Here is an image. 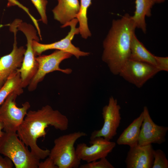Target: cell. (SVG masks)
Returning a JSON list of instances; mask_svg holds the SVG:
<instances>
[{
	"label": "cell",
	"mask_w": 168,
	"mask_h": 168,
	"mask_svg": "<svg viewBox=\"0 0 168 168\" xmlns=\"http://www.w3.org/2000/svg\"><path fill=\"white\" fill-rule=\"evenodd\" d=\"M49 125L65 131L68 128V120L59 111L47 105L37 110L27 112L16 132L19 138L27 147H30L31 153L40 160L49 155V150L42 149L37 143L38 138L45 137V128Z\"/></svg>",
	"instance_id": "1"
},
{
	"label": "cell",
	"mask_w": 168,
	"mask_h": 168,
	"mask_svg": "<svg viewBox=\"0 0 168 168\" xmlns=\"http://www.w3.org/2000/svg\"><path fill=\"white\" fill-rule=\"evenodd\" d=\"M136 28L132 16L128 13L112 21L103 42L102 59L114 75H119L129 59L131 41Z\"/></svg>",
	"instance_id": "2"
},
{
	"label": "cell",
	"mask_w": 168,
	"mask_h": 168,
	"mask_svg": "<svg viewBox=\"0 0 168 168\" xmlns=\"http://www.w3.org/2000/svg\"><path fill=\"white\" fill-rule=\"evenodd\" d=\"M0 154L9 158L16 168H37L40 162L16 133H4L0 139Z\"/></svg>",
	"instance_id": "3"
},
{
	"label": "cell",
	"mask_w": 168,
	"mask_h": 168,
	"mask_svg": "<svg viewBox=\"0 0 168 168\" xmlns=\"http://www.w3.org/2000/svg\"><path fill=\"white\" fill-rule=\"evenodd\" d=\"M87 135L83 132H76L55 139L49 156L58 168H77L81 160L77 154L74 144L79 138Z\"/></svg>",
	"instance_id": "4"
},
{
	"label": "cell",
	"mask_w": 168,
	"mask_h": 168,
	"mask_svg": "<svg viewBox=\"0 0 168 168\" xmlns=\"http://www.w3.org/2000/svg\"><path fill=\"white\" fill-rule=\"evenodd\" d=\"M18 30L21 31L27 39L26 49L24 54L23 60L21 67L17 70L20 74L23 87L28 85L30 81L35 74L38 68L32 46V42L35 40L39 41L36 30L30 24L23 22L17 19Z\"/></svg>",
	"instance_id": "5"
},
{
	"label": "cell",
	"mask_w": 168,
	"mask_h": 168,
	"mask_svg": "<svg viewBox=\"0 0 168 168\" xmlns=\"http://www.w3.org/2000/svg\"><path fill=\"white\" fill-rule=\"evenodd\" d=\"M18 96L16 92L11 93L0 106V121L5 132L16 133L30 107L27 101L21 107H17L16 101Z\"/></svg>",
	"instance_id": "6"
},
{
	"label": "cell",
	"mask_w": 168,
	"mask_h": 168,
	"mask_svg": "<svg viewBox=\"0 0 168 168\" xmlns=\"http://www.w3.org/2000/svg\"><path fill=\"white\" fill-rule=\"evenodd\" d=\"M72 56L69 53L56 50L50 54L40 55L36 57L38 68L28 85V90L32 91L35 90L38 84L43 80L46 74L50 72L58 71L66 74H70L72 71L71 69H61L59 65L63 61L70 58Z\"/></svg>",
	"instance_id": "7"
},
{
	"label": "cell",
	"mask_w": 168,
	"mask_h": 168,
	"mask_svg": "<svg viewBox=\"0 0 168 168\" xmlns=\"http://www.w3.org/2000/svg\"><path fill=\"white\" fill-rule=\"evenodd\" d=\"M78 23V20L75 18L62 26V28L70 26L71 29L64 38L58 41L50 44H42L39 42L38 41L33 40L32 46L35 55H40L42 53L46 51L53 49L69 53L77 59L81 57L89 55V53L81 51L79 48L75 46L72 43L74 35L79 33L78 28L76 27Z\"/></svg>",
	"instance_id": "8"
},
{
	"label": "cell",
	"mask_w": 168,
	"mask_h": 168,
	"mask_svg": "<svg viewBox=\"0 0 168 168\" xmlns=\"http://www.w3.org/2000/svg\"><path fill=\"white\" fill-rule=\"evenodd\" d=\"M160 71L156 66L128 59L121 69L119 75L128 82L140 88Z\"/></svg>",
	"instance_id": "9"
},
{
	"label": "cell",
	"mask_w": 168,
	"mask_h": 168,
	"mask_svg": "<svg viewBox=\"0 0 168 168\" xmlns=\"http://www.w3.org/2000/svg\"><path fill=\"white\" fill-rule=\"evenodd\" d=\"M120 109L117 100L113 96H110L108 104L104 106L102 109L103 126L100 129L94 130L92 133L90 139L97 137H102L110 141L116 135L121 119Z\"/></svg>",
	"instance_id": "10"
},
{
	"label": "cell",
	"mask_w": 168,
	"mask_h": 168,
	"mask_svg": "<svg viewBox=\"0 0 168 168\" xmlns=\"http://www.w3.org/2000/svg\"><path fill=\"white\" fill-rule=\"evenodd\" d=\"M17 22L16 19L9 25V30L14 34L12 50L10 54L0 58V88L9 76L21 67L26 51L24 47L19 48L17 46Z\"/></svg>",
	"instance_id": "11"
},
{
	"label": "cell",
	"mask_w": 168,
	"mask_h": 168,
	"mask_svg": "<svg viewBox=\"0 0 168 168\" xmlns=\"http://www.w3.org/2000/svg\"><path fill=\"white\" fill-rule=\"evenodd\" d=\"M90 140L91 146H88L84 143H80L77 145L76 148L78 158L87 163L106 157L116 146L115 142L107 140L102 137H97Z\"/></svg>",
	"instance_id": "12"
},
{
	"label": "cell",
	"mask_w": 168,
	"mask_h": 168,
	"mask_svg": "<svg viewBox=\"0 0 168 168\" xmlns=\"http://www.w3.org/2000/svg\"><path fill=\"white\" fill-rule=\"evenodd\" d=\"M143 118L138 138V144L145 145L152 143L161 144L165 142L168 127L154 123L150 116L147 107H143Z\"/></svg>",
	"instance_id": "13"
},
{
	"label": "cell",
	"mask_w": 168,
	"mask_h": 168,
	"mask_svg": "<svg viewBox=\"0 0 168 168\" xmlns=\"http://www.w3.org/2000/svg\"><path fill=\"white\" fill-rule=\"evenodd\" d=\"M153 149L152 144L130 147L125 160L127 168H152Z\"/></svg>",
	"instance_id": "14"
},
{
	"label": "cell",
	"mask_w": 168,
	"mask_h": 168,
	"mask_svg": "<svg viewBox=\"0 0 168 168\" xmlns=\"http://www.w3.org/2000/svg\"><path fill=\"white\" fill-rule=\"evenodd\" d=\"M57 5L52 10L54 19L63 26L76 18L80 10L78 0H58Z\"/></svg>",
	"instance_id": "15"
},
{
	"label": "cell",
	"mask_w": 168,
	"mask_h": 168,
	"mask_svg": "<svg viewBox=\"0 0 168 168\" xmlns=\"http://www.w3.org/2000/svg\"><path fill=\"white\" fill-rule=\"evenodd\" d=\"M129 59L147 63L156 67L157 66L155 56L147 50L138 40L135 33L132 36L131 41Z\"/></svg>",
	"instance_id": "16"
},
{
	"label": "cell",
	"mask_w": 168,
	"mask_h": 168,
	"mask_svg": "<svg viewBox=\"0 0 168 168\" xmlns=\"http://www.w3.org/2000/svg\"><path fill=\"white\" fill-rule=\"evenodd\" d=\"M143 118V114L142 112L140 115L124 130L117 140L118 144L128 145L131 147L138 143Z\"/></svg>",
	"instance_id": "17"
},
{
	"label": "cell",
	"mask_w": 168,
	"mask_h": 168,
	"mask_svg": "<svg viewBox=\"0 0 168 168\" xmlns=\"http://www.w3.org/2000/svg\"><path fill=\"white\" fill-rule=\"evenodd\" d=\"M155 3L154 0H136V9L134 15L132 16L136 28L141 29L145 33L146 24V16H151V10Z\"/></svg>",
	"instance_id": "18"
},
{
	"label": "cell",
	"mask_w": 168,
	"mask_h": 168,
	"mask_svg": "<svg viewBox=\"0 0 168 168\" xmlns=\"http://www.w3.org/2000/svg\"><path fill=\"white\" fill-rule=\"evenodd\" d=\"M23 88L20 73L16 70L9 76L0 88V106L11 93L16 92L18 96L22 94Z\"/></svg>",
	"instance_id": "19"
},
{
	"label": "cell",
	"mask_w": 168,
	"mask_h": 168,
	"mask_svg": "<svg viewBox=\"0 0 168 168\" xmlns=\"http://www.w3.org/2000/svg\"><path fill=\"white\" fill-rule=\"evenodd\" d=\"M91 4V0H80V10L76 18L79 23V34L84 39L91 36L88 25L87 11Z\"/></svg>",
	"instance_id": "20"
},
{
	"label": "cell",
	"mask_w": 168,
	"mask_h": 168,
	"mask_svg": "<svg viewBox=\"0 0 168 168\" xmlns=\"http://www.w3.org/2000/svg\"><path fill=\"white\" fill-rule=\"evenodd\" d=\"M154 158L152 168H168V160L164 152L160 149L153 151Z\"/></svg>",
	"instance_id": "21"
},
{
	"label": "cell",
	"mask_w": 168,
	"mask_h": 168,
	"mask_svg": "<svg viewBox=\"0 0 168 168\" xmlns=\"http://www.w3.org/2000/svg\"><path fill=\"white\" fill-rule=\"evenodd\" d=\"M40 14L41 20L45 24L48 22L46 14V6L48 3L47 0H30Z\"/></svg>",
	"instance_id": "22"
},
{
	"label": "cell",
	"mask_w": 168,
	"mask_h": 168,
	"mask_svg": "<svg viewBox=\"0 0 168 168\" xmlns=\"http://www.w3.org/2000/svg\"><path fill=\"white\" fill-rule=\"evenodd\" d=\"M80 168H114V167L106 157L100 159L99 161H94L81 165Z\"/></svg>",
	"instance_id": "23"
},
{
	"label": "cell",
	"mask_w": 168,
	"mask_h": 168,
	"mask_svg": "<svg viewBox=\"0 0 168 168\" xmlns=\"http://www.w3.org/2000/svg\"><path fill=\"white\" fill-rule=\"evenodd\" d=\"M7 6L8 7L17 6L19 7L23 10L29 16L35 27L39 26L38 21L30 13L28 9L22 4L17 0H7Z\"/></svg>",
	"instance_id": "24"
},
{
	"label": "cell",
	"mask_w": 168,
	"mask_h": 168,
	"mask_svg": "<svg viewBox=\"0 0 168 168\" xmlns=\"http://www.w3.org/2000/svg\"><path fill=\"white\" fill-rule=\"evenodd\" d=\"M157 67L160 71H168V57L155 56Z\"/></svg>",
	"instance_id": "25"
},
{
	"label": "cell",
	"mask_w": 168,
	"mask_h": 168,
	"mask_svg": "<svg viewBox=\"0 0 168 168\" xmlns=\"http://www.w3.org/2000/svg\"><path fill=\"white\" fill-rule=\"evenodd\" d=\"M39 168H58L54 163V162L50 157L49 156L44 161L40 162L38 165Z\"/></svg>",
	"instance_id": "26"
},
{
	"label": "cell",
	"mask_w": 168,
	"mask_h": 168,
	"mask_svg": "<svg viewBox=\"0 0 168 168\" xmlns=\"http://www.w3.org/2000/svg\"><path fill=\"white\" fill-rule=\"evenodd\" d=\"M13 166V163L9 158H3L0 155V168H12Z\"/></svg>",
	"instance_id": "27"
},
{
	"label": "cell",
	"mask_w": 168,
	"mask_h": 168,
	"mask_svg": "<svg viewBox=\"0 0 168 168\" xmlns=\"http://www.w3.org/2000/svg\"><path fill=\"white\" fill-rule=\"evenodd\" d=\"M2 129H3L2 124L1 122L0 121V139L3 135L5 133L2 131Z\"/></svg>",
	"instance_id": "28"
},
{
	"label": "cell",
	"mask_w": 168,
	"mask_h": 168,
	"mask_svg": "<svg viewBox=\"0 0 168 168\" xmlns=\"http://www.w3.org/2000/svg\"><path fill=\"white\" fill-rule=\"evenodd\" d=\"M165 0H154L155 3H161L164 1Z\"/></svg>",
	"instance_id": "29"
}]
</instances>
